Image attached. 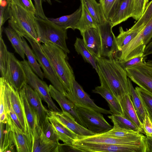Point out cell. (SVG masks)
I'll return each instance as SVG.
<instances>
[{
	"instance_id": "obj_1",
	"label": "cell",
	"mask_w": 152,
	"mask_h": 152,
	"mask_svg": "<svg viewBox=\"0 0 152 152\" xmlns=\"http://www.w3.org/2000/svg\"><path fill=\"white\" fill-rule=\"evenodd\" d=\"M96 58L100 82L106 85L118 100L130 94L126 72L118 61L114 58Z\"/></svg>"
},
{
	"instance_id": "obj_2",
	"label": "cell",
	"mask_w": 152,
	"mask_h": 152,
	"mask_svg": "<svg viewBox=\"0 0 152 152\" xmlns=\"http://www.w3.org/2000/svg\"><path fill=\"white\" fill-rule=\"evenodd\" d=\"M41 46L67 93L71 94L73 82L75 77L73 69L68 61L67 53L50 42L42 44Z\"/></svg>"
},
{
	"instance_id": "obj_3",
	"label": "cell",
	"mask_w": 152,
	"mask_h": 152,
	"mask_svg": "<svg viewBox=\"0 0 152 152\" xmlns=\"http://www.w3.org/2000/svg\"><path fill=\"white\" fill-rule=\"evenodd\" d=\"M35 18V15L26 10L18 0H11L9 26L21 37L37 42Z\"/></svg>"
},
{
	"instance_id": "obj_4",
	"label": "cell",
	"mask_w": 152,
	"mask_h": 152,
	"mask_svg": "<svg viewBox=\"0 0 152 152\" xmlns=\"http://www.w3.org/2000/svg\"><path fill=\"white\" fill-rule=\"evenodd\" d=\"M35 28L37 42L41 44L50 42L58 46L67 53L70 51L66 40L67 29L61 27L48 19L35 15Z\"/></svg>"
},
{
	"instance_id": "obj_5",
	"label": "cell",
	"mask_w": 152,
	"mask_h": 152,
	"mask_svg": "<svg viewBox=\"0 0 152 152\" xmlns=\"http://www.w3.org/2000/svg\"><path fill=\"white\" fill-rule=\"evenodd\" d=\"M74 147L79 152H145L143 140L138 145H118L75 142Z\"/></svg>"
},
{
	"instance_id": "obj_6",
	"label": "cell",
	"mask_w": 152,
	"mask_h": 152,
	"mask_svg": "<svg viewBox=\"0 0 152 152\" xmlns=\"http://www.w3.org/2000/svg\"><path fill=\"white\" fill-rule=\"evenodd\" d=\"M75 105L77 113L85 127L95 134L105 133L113 128L102 113L90 108Z\"/></svg>"
},
{
	"instance_id": "obj_7",
	"label": "cell",
	"mask_w": 152,
	"mask_h": 152,
	"mask_svg": "<svg viewBox=\"0 0 152 152\" xmlns=\"http://www.w3.org/2000/svg\"><path fill=\"white\" fill-rule=\"evenodd\" d=\"M30 44L37 60L43 71L44 77L65 96L67 92L58 79L48 59L44 53L41 44L28 37L25 38Z\"/></svg>"
},
{
	"instance_id": "obj_8",
	"label": "cell",
	"mask_w": 152,
	"mask_h": 152,
	"mask_svg": "<svg viewBox=\"0 0 152 152\" xmlns=\"http://www.w3.org/2000/svg\"><path fill=\"white\" fill-rule=\"evenodd\" d=\"M113 28L110 21L107 20L97 26L101 40V56L116 59L120 50L116 37L112 31Z\"/></svg>"
},
{
	"instance_id": "obj_9",
	"label": "cell",
	"mask_w": 152,
	"mask_h": 152,
	"mask_svg": "<svg viewBox=\"0 0 152 152\" xmlns=\"http://www.w3.org/2000/svg\"><path fill=\"white\" fill-rule=\"evenodd\" d=\"M125 70L131 81L152 95V66L145 64L126 68Z\"/></svg>"
},
{
	"instance_id": "obj_10",
	"label": "cell",
	"mask_w": 152,
	"mask_h": 152,
	"mask_svg": "<svg viewBox=\"0 0 152 152\" xmlns=\"http://www.w3.org/2000/svg\"><path fill=\"white\" fill-rule=\"evenodd\" d=\"M9 66L4 78L14 88L19 91L26 83V75L21 61L9 51Z\"/></svg>"
},
{
	"instance_id": "obj_11",
	"label": "cell",
	"mask_w": 152,
	"mask_h": 152,
	"mask_svg": "<svg viewBox=\"0 0 152 152\" xmlns=\"http://www.w3.org/2000/svg\"><path fill=\"white\" fill-rule=\"evenodd\" d=\"M66 96L75 105L90 108L104 114H112L110 110L97 106L75 79L73 82L71 93H67Z\"/></svg>"
},
{
	"instance_id": "obj_12",
	"label": "cell",
	"mask_w": 152,
	"mask_h": 152,
	"mask_svg": "<svg viewBox=\"0 0 152 152\" xmlns=\"http://www.w3.org/2000/svg\"><path fill=\"white\" fill-rule=\"evenodd\" d=\"M144 137L142 134L138 136L119 138L102 133L88 136H77V138L75 142L118 145H138L142 142Z\"/></svg>"
},
{
	"instance_id": "obj_13",
	"label": "cell",
	"mask_w": 152,
	"mask_h": 152,
	"mask_svg": "<svg viewBox=\"0 0 152 152\" xmlns=\"http://www.w3.org/2000/svg\"><path fill=\"white\" fill-rule=\"evenodd\" d=\"M26 96L30 104L35 112L39 125L42 128L49 121V111L43 105L42 99L38 93L29 85H25Z\"/></svg>"
},
{
	"instance_id": "obj_14",
	"label": "cell",
	"mask_w": 152,
	"mask_h": 152,
	"mask_svg": "<svg viewBox=\"0 0 152 152\" xmlns=\"http://www.w3.org/2000/svg\"><path fill=\"white\" fill-rule=\"evenodd\" d=\"M19 92L27 125L29 141L32 148L33 138L38 129L40 126L37 115L27 100L25 92V86Z\"/></svg>"
},
{
	"instance_id": "obj_15",
	"label": "cell",
	"mask_w": 152,
	"mask_h": 152,
	"mask_svg": "<svg viewBox=\"0 0 152 152\" xmlns=\"http://www.w3.org/2000/svg\"><path fill=\"white\" fill-rule=\"evenodd\" d=\"M49 114L58 121L78 136H88L95 134L79 124L68 113L49 111Z\"/></svg>"
},
{
	"instance_id": "obj_16",
	"label": "cell",
	"mask_w": 152,
	"mask_h": 152,
	"mask_svg": "<svg viewBox=\"0 0 152 152\" xmlns=\"http://www.w3.org/2000/svg\"><path fill=\"white\" fill-rule=\"evenodd\" d=\"M6 121L12 132L13 141L18 152H32V148L27 136L11 118L9 114L6 113Z\"/></svg>"
},
{
	"instance_id": "obj_17",
	"label": "cell",
	"mask_w": 152,
	"mask_h": 152,
	"mask_svg": "<svg viewBox=\"0 0 152 152\" xmlns=\"http://www.w3.org/2000/svg\"><path fill=\"white\" fill-rule=\"evenodd\" d=\"M49 86L50 96L57 102L62 111L71 114L79 124L85 127L84 124L77 113L75 105L53 85H50Z\"/></svg>"
},
{
	"instance_id": "obj_18",
	"label": "cell",
	"mask_w": 152,
	"mask_h": 152,
	"mask_svg": "<svg viewBox=\"0 0 152 152\" xmlns=\"http://www.w3.org/2000/svg\"><path fill=\"white\" fill-rule=\"evenodd\" d=\"M60 145L47 138L40 127L33 138L32 152H59Z\"/></svg>"
},
{
	"instance_id": "obj_19",
	"label": "cell",
	"mask_w": 152,
	"mask_h": 152,
	"mask_svg": "<svg viewBox=\"0 0 152 152\" xmlns=\"http://www.w3.org/2000/svg\"><path fill=\"white\" fill-rule=\"evenodd\" d=\"M81 35L86 47L90 52L96 57H101V40L97 27L87 29Z\"/></svg>"
},
{
	"instance_id": "obj_20",
	"label": "cell",
	"mask_w": 152,
	"mask_h": 152,
	"mask_svg": "<svg viewBox=\"0 0 152 152\" xmlns=\"http://www.w3.org/2000/svg\"><path fill=\"white\" fill-rule=\"evenodd\" d=\"M7 85L11 104L21 124L23 130L28 138L27 125L24 116L19 91H16L7 81Z\"/></svg>"
},
{
	"instance_id": "obj_21",
	"label": "cell",
	"mask_w": 152,
	"mask_h": 152,
	"mask_svg": "<svg viewBox=\"0 0 152 152\" xmlns=\"http://www.w3.org/2000/svg\"><path fill=\"white\" fill-rule=\"evenodd\" d=\"M100 82L101 86L96 87L92 92L100 94L106 100L112 114L123 115L122 110L118 99L106 85L102 82Z\"/></svg>"
},
{
	"instance_id": "obj_22",
	"label": "cell",
	"mask_w": 152,
	"mask_h": 152,
	"mask_svg": "<svg viewBox=\"0 0 152 152\" xmlns=\"http://www.w3.org/2000/svg\"><path fill=\"white\" fill-rule=\"evenodd\" d=\"M134 0H124L117 9L110 21L113 27L132 16Z\"/></svg>"
},
{
	"instance_id": "obj_23",
	"label": "cell",
	"mask_w": 152,
	"mask_h": 152,
	"mask_svg": "<svg viewBox=\"0 0 152 152\" xmlns=\"http://www.w3.org/2000/svg\"><path fill=\"white\" fill-rule=\"evenodd\" d=\"M118 100L122 110L123 116L143 130V125L138 118L133 105L130 95H126Z\"/></svg>"
},
{
	"instance_id": "obj_24",
	"label": "cell",
	"mask_w": 152,
	"mask_h": 152,
	"mask_svg": "<svg viewBox=\"0 0 152 152\" xmlns=\"http://www.w3.org/2000/svg\"><path fill=\"white\" fill-rule=\"evenodd\" d=\"M82 11L81 4L72 13L56 18H48V20L57 26L66 29L71 28L74 30L80 17Z\"/></svg>"
},
{
	"instance_id": "obj_25",
	"label": "cell",
	"mask_w": 152,
	"mask_h": 152,
	"mask_svg": "<svg viewBox=\"0 0 152 152\" xmlns=\"http://www.w3.org/2000/svg\"><path fill=\"white\" fill-rule=\"evenodd\" d=\"M48 118L55 129L59 140L64 142L73 145L77 138V135L58 121L50 114Z\"/></svg>"
},
{
	"instance_id": "obj_26",
	"label": "cell",
	"mask_w": 152,
	"mask_h": 152,
	"mask_svg": "<svg viewBox=\"0 0 152 152\" xmlns=\"http://www.w3.org/2000/svg\"><path fill=\"white\" fill-rule=\"evenodd\" d=\"M83 5L93 18L97 26L103 24L107 20L101 5L96 0H80Z\"/></svg>"
},
{
	"instance_id": "obj_27",
	"label": "cell",
	"mask_w": 152,
	"mask_h": 152,
	"mask_svg": "<svg viewBox=\"0 0 152 152\" xmlns=\"http://www.w3.org/2000/svg\"><path fill=\"white\" fill-rule=\"evenodd\" d=\"M22 44L25 55L28 59V62L34 72L42 80L44 77L43 73L37 62L36 56L33 51L29 47L23 37H22Z\"/></svg>"
},
{
	"instance_id": "obj_28",
	"label": "cell",
	"mask_w": 152,
	"mask_h": 152,
	"mask_svg": "<svg viewBox=\"0 0 152 152\" xmlns=\"http://www.w3.org/2000/svg\"><path fill=\"white\" fill-rule=\"evenodd\" d=\"M0 87L2 88L3 90L4 102L6 113L9 114L16 124L23 130L21 124L11 104L7 85V80L2 77L0 78Z\"/></svg>"
},
{
	"instance_id": "obj_29",
	"label": "cell",
	"mask_w": 152,
	"mask_h": 152,
	"mask_svg": "<svg viewBox=\"0 0 152 152\" xmlns=\"http://www.w3.org/2000/svg\"><path fill=\"white\" fill-rule=\"evenodd\" d=\"M74 46L78 54L82 56L86 62L90 64L97 73L98 70L96 57L87 48L83 39L76 37Z\"/></svg>"
},
{
	"instance_id": "obj_30",
	"label": "cell",
	"mask_w": 152,
	"mask_h": 152,
	"mask_svg": "<svg viewBox=\"0 0 152 152\" xmlns=\"http://www.w3.org/2000/svg\"><path fill=\"white\" fill-rule=\"evenodd\" d=\"M128 80L130 95L133 105L139 120L143 125L145 115L147 113L141 100L133 86L131 80L128 78Z\"/></svg>"
},
{
	"instance_id": "obj_31",
	"label": "cell",
	"mask_w": 152,
	"mask_h": 152,
	"mask_svg": "<svg viewBox=\"0 0 152 152\" xmlns=\"http://www.w3.org/2000/svg\"><path fill=\"white\" fill-rule=\"evenodd\" d=\"M3 30L15 52L18 54L23 60L25 59V54L22 44V37L9 26L4 28Z\"/></svg>"
},
{
	"instance_id": "obj_32",
	"label": "cell",
	"mask_w": 152,
	"mask_h": 152,
	"mask_svg": "<svg viewBox=\"0 0 152 152\" xmlns=\"http://www.w3.org/2000/svg\"><path fill=\"white\" fill-rule=\"evenodd\" d=\"M82 11L80 17L76 27L81 34L86 30L91 28H97V25L94 19L84 6L81 4Z\"/></svg>"
},
{
	"instance_id": "obj_33",
	"label": "cell",
	"mask_w": 152,
	"mask_h": 152,
	"mask_svg": "<svg viewBox=\"0 0 152 152\" xmlns=\"http://www.w3.org/2000/svg\"><path fill=\"white\" fill-rule=\"evenodd\" d=\"M108 117L111 119L113 125L119 128L139 133H144L142 130L122 115L112 114L108 116Z\"/></svg>"
},
{
	"instance_id": "obj_34",
	"label": "cell",
	"mask_w": 152,
	"mask_h": 152,
	"mask_svg": "<svg viewBox=\"0 0 152 152\" xmlns=\"http://www.w3.org/2000/svg\"><path fill=\"white\" fill-rule=\"evenodd\" d=\"M142 29L140 28L133 30L129 29L125 31L121 26L119 28V34L116 38L120 51L121 47L127 44L134 38Z\"/></svg>"
},
{
	"instance_id": "obj_35",
	"label": "cell",
	"mask_w": 152,
	"mask_h": 152,
	"mask_svg": "<svg viewBox=\"0 0 152 152\" xmlns=\"http://www.w3.org/2000/svg\"><path fill=\"white\" fill-rule=\"evenodd\" d=\"M5 124V129L4 130L2 143L0 145V152L14 151L13 148L15 146L14 142L12 133L6 121Z\"/></svg>"
},
{
	"instance_id": "obj_36",
	"label": "cell",
	"mask_w": 152,
	"mask_h": 152,
	"mask_svg": "<svg viewBox=\"0 0 152 152\" xmlns=\"http://www.w3.org/2000/svg\"><path fill=\"white\" fill-rule=\"evenodd\" d=\"M9 66V51L2 37L0 38V69L1 77L4 78Z\"/></svg>"
},
{
	"instance_id": "obj_37",
	"label": "cell",
	"mask_w": 152,
	"mask_h": 152,
	"mask_svg": "<svg viewBox=\"0 0 152 152\" xmlns=\"http://www.w3.org/2000/svg\"><path fill=\"white\" fill-rule=\"evenodd\" d=\"M135 89L152 122V95L139 87H136Z\"/></svg>"
},
{
	"instance_id": "obj_38",
	"label": "cell",
	"mask_w": 152,
	"mask_h": 152,
	"mask_svg": "<svg viewBox=\"0 0 152 152\" xmlns=\"http://www.w3.org/2000/svg\"><path fill=\"white\" fill-rule=\"evenodd\" d=\"M152 17V0L147 4L145 11L139 19L129 29L133 30L142 29Z\"/></svg>"
},
{
	"instance_id": "obj_39",
	"label": "cell",
	"mask_w": 152,
	"mask_h": 152,
	"mask_svg": "<svg viewBox=\"0 0 152 152\" xmlns=\"http://www.w3.org/2000/svg\"><path fill=\"white\" fill-rule=\"evenodd\" d=\"M103 133L106 135L119 138L129 137L140 136L142 135L138 132L123 129L115 125H113L111 129Z\"/></svg>"
},
{
	"instance_id": "obj_40",
	"label": "cell",
	"mask_w": 152,
	"mask_h": 152,
	"mask_svg": "<svg viewBox=\"0 0 152 152\" xmlns=\"http://www.w3.org/2000/svg\"><path fill=\"white\" fill-rule=\"evenodd\" d=\"M10 2L11 0H2L0 2V38L2 37L3 26L10 18Z\"/></svg>"
},
{
	"instance_id": "obj_41",
	"label": "cell",
	"mask_w": 152,
	"mask_h": 152,
	"mask_svg": "<svg viewBox=\"0 0 152 152\" xmlns=\"http://www.w3.org/2000/svg\"><path fill=\"white\" fill-rule=\"evenodd\" d=\"M105 18L110 21L114 12V0H99Z\"/></svg>"
},
{
	"instance_id": "obj_42",
	"label": "cell",
	"mask_w": 152,
	"mask_h": 152,
	"mask_svg": "<svg viewBox=\"0 0 152 152\" xmlns=\"http://www.w3.org/2000/svg\"><path fill=\"white\" fill-rule=\"evenodd\" d=\"M138 34L146 46L152 38V17Z\"/></svg>"
},
{
	"instance_id": "obj_43",
	"label": "cell",
	"mask_w": 152,
	"mask_h": 152,
	"mask_svg": "<svg viewBox=\"0 0 152 152\" xmlns=\"http://www.w3.org/2000/svg\"><path fill=\"white\" fill-rule=\"evenodd\" d=\"M147 5L146 0H134V5L132 17L138 21L143 14Z\"/></svg>"
},
{
	"instance_id": "obj_44",
	"label": "cell",
	"mask_w": 152,
	"mask_h": 152,
	"mask_svg": "<svg viewBox=\"0 0 152 152\" xmlns=\"http://www.w3.org/2000/svg\"><path fill=\"white\" fill-rule=\"evenodd\" d=\"M41 129L44 134L49 139L55 143H60L58 134L49 121Z\"/></svg>"
},
{
	"instance_id": "obj_45",
	"label": "cell",
	"mask_w": 152,
	"mask_h": 152,
	"mask_svg": "<svg viewBox=\"0 0 152 152\" xmlns=\"http://www.w3.org/2000/svg\"><path fill=\"white\" fill-rule=\"evenodd\" d=\"M146 56L144 55L141 56L137 57L129 60L118 62L121 66L125 70L127 68H130L138 65L146 64Z\"/></svg>"
},
{
	"instance_id": "obj_46",
	"label": "cell",
	"mask_w": 152,
	"mask_h": 152,
	"mask_svg": "<svg viewBox=\"0 0 152 152\" xmlns=\"http://www.w3.org/2000/svg\"><path fill=\"white\" fill-rule=\"evenodd\" d=\"M143 131L146 136L152 138V122L147 113L143 124Z\"/></svg>"
},
{
	"instance_id": "obj_47",
	"label": "cell",
	"mask_w": 152,
	"mask_h": 152,
	"mask_svg": "<svg viewBox=\"0 0 152 152\" xmlns=\"http://www.w3.org/2000/svg\"><path fill=\"white\" fill-rule=\"evenodd\" d=\"M34 0V6L35 9V15L42 19H48V18L45 16L43 10L42 0Z\"/></svg>"
},
{
	"instance_id": "obj_48",
	"label": "cell",
	"mask_w": 152,
	"mask_h": 152,
	"mask_svg": "<svg viewBox=\"0 0 152 152\" xmlns=\"http://www.w3.org/2000/svg\"><path fill=\"white\" fill-rule=\"evenodd\" d=\"M20 4L28 11L34 15L35 9L31 0H18Z\"/></svg>"
},
{
	"instance_id": "obj_49",
	"label": "cell",
	"mask_w": 152,
	"mask_h": 152,
	"mask_svg": "<svg viewBox=\"0 0 152 152\" xmlns=\"http://www.w3.org/2000/svg\"><path fill=\"white\" fill-rule=\"evenodd\" d=\"M79 152L78 150L75 148L73 145L64 143L60 144L59 147V152Z\"/></svg>"
},
{
	"instance_id": "obj_50",
	"label": "cell",
	"mask_w": 152,
	"mask_h": 152,
	"mask_svg": "<svg viewBox=\"0 0 152 152\" xmlns=\"http://www.w3.org/2000/svg\"><path fill=\"white\" fill-rule=\"evenodd\" d=\"M145 152H152V138L144 136Z\"/></svg>"
},
{
	"instance_id": "obj_51",
	"label": "cell",
	"mask_w": 152,
	"mask_h": 152,
	"mask_svg": "<svg viewBox=\"0 0 152 152\" xmlns=\"http://www.w3.org/2000/svg\"><path fill=\"white\" fill-rule=\"evenodd\" d=\"M6 112L4 102L3 90L2 88L0 87V115Z\"/></svg>"
},
{
	"instance_id": "obj_52",
	"label": "cell",
	"mask_w": 152,
	"mask_h": 152,
	"mask_svg": "<svg viewBox=\"0 0 152 152\" xmlns=\"http://www.w3.org/2000/svg\"><path fill=\"white\" fill-rule=\"evenodd\" d=\"M152 54V41L147 45L145 48L143 55L147 56Z\"/></svg>"
},
{
	"instance_id": "obj_53",
	"label": "cell",
	"mask_w": 152,
	"mask_h": 152,
	"mask_svg": "<svg viewBox=\"0 0 152 152\" xmlns=\"http://www.w3.org/2000/svg\"><path fill=\"white\" fill-rule=\"evenodd\" d=\"M114 12L124 0H114Z\"/></svg>"
},
{
	"instance_id": "obj_54",
	"label": "cell",
	"mask_w": 152,
	"mask_h": 152,
	"mask_svg": "<svg viewBox=\"0 0 152 152\" xmlns=\"http://www.w3.org/2000/svg\"><path fill=\"white\" fill-rule=\"evenodd\" d=\"M146 64L147 65L152 66V60H148L146 62Z\"/></svg>"
},
{
	"instance_id": "obj_55",
	"label": "cell",
	"mask_w": 152,
	"mask_h": 152,
	"mask_svg": "<svg viewBox=\"0 0 152 152\" xmlns=\"http://www.w3.org/2000/svg\"><path fill=\"white\" fill-rule=\"evenodd\" d=\"M45 0L47 1L48 2V3H49L50 4V3H51L50 0Z\"/></svg>"
},
{
	"instance_id": "obj_56",
	"label": "cell",
	"mask_w": 152,
	"mask_h": 152,
	"mask_svg": "<svg viewBox=\"0 0 152 152\" xmlns=\"http://www.w3.org/2000/svg\"><path fill=\"white\" fill-rule=\"evenodd\" d=\"M149 1V0H146V3L147 4V3H148V2Z\"/></svg>"
},
{
	"instance_id": "obj_57",
	"label": "cell",
	"mask_w": 152,
	"mask_h": 152,
	"mask_svg": "<svg viewBox=\"0 0 152 152\" xmlns=\"http://www.w3.org/2000/svg\"><path fill=\"white\" fill-rule=\"evenodd\" d=\"M2 0H0V1H1Z\"/></svg>"
},
{
	"instance_id": "obj_58",
	"label": "cell",
	"mask_w": 152,
	"mask_h": 152,
	"mask_svg": "<svg viewBox=\"0 0 152 152\" xmlns=\"http://www.w3.org/2000/svg\"></svg>"
}]
</instances>
